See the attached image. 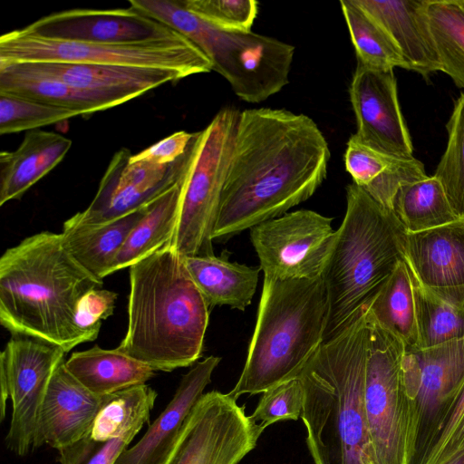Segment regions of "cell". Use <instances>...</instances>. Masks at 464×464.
Listing matches in <instances>:
<instances>
[{"mask_svg": "<svg viewBox=\"0 0 464 464\" xmlns=\"http://www.w3.org/2000/svg\"><path fill=\"white\" fill-rule=\"evenodd\" d=\"M331 152L312 118L285 109L240 112L212 232L225 242L311 198L327 175Z\"/></svg>", "mask_w": 464, "mask_h": 464, "instance_id": "obj_1", "label": "cell"}, {"mask_svg": "<svg viewBox=\"0 0 464 464\" xmlns=\"http://www.w3.org/2000/svg\"><path fill=\"white\" fill-rule=\"evenodd\" d=\"M368 339L366 304L296 377L304 392L300 418L314 464H378L363 402Z\"/></svg>", "mask_w": 464, "mask_h": 464, "instance_id": "obj_2", "label": "cell"}, {"mask_svg": "<svg viewBox=\"0 0 464 464\" xmlns=\"http://www.w3.org/2000/svg\"><path fill=\"white\" fill-rule=\"evenodd\" d=\"M102 284L72 258L62 234H34L0 258V323L12 334L68 353L82 343L76 324L80 301Z\"/></svg>", "mask_w": 464, "mask_h": 464, "instance_id": "obj_3", "label": "cell"}, {"mask_svg": "<svg viewBox=\"0 0 464 464\" xmlns=\"http://www.w3.org/2000/svg\"><path fill=\"white\" fill-rule=\"evenodd\" d=\"M128 327L117 347L154 371L201 357L209 305L169 244L130 266Z\"/></svg>", "mask_w": 464, "mask_h": 464, "instance_id": "obj_4", "label": "cell"}, {"mask_svg": "<svg viewBox=\"0 0 464 464\" xmlns=\"http://www.w3.org/2000/svg\"><path fill=\"white\" fill-rule=\"evenodd\" d=\"M404 230L393 213L353 182L321 278L328 303L324 342L345 328L404 261Z\"/></svg>", "mask_w": 464, "mask_h": 464, "instance_id": "obj_5", "label": "cell"}, {"mask_svg": "<svg viewBox=\"0 0 464 464\" xmlns=\"http://www.w3.org/2000/svg\"><path fill=\"white\" fill-rule=\"evenodd\" d=\"M328 310L321 277H264L246 360L229 394L237 400L296 378L324 342Z\"/></svg>", "mask_w": 464, "mask_h": 464, "instance_id": "obj_6", "label": "cell"}, {"mask_svg": "<svg viewBox=\"0 0 464 464\" xmlns=\"http://www.w3.org/2000/svg\"><path fill=\"white\" fill-rule=\"evenodd\" d=\"M130 6L164 24L198 46L241 100L258 103L289 82L295 47L252 31L224 32L188 10L183 1L130 0Z\"/></svg>", "mask_w": 464, "mask_h": 464, "instance_id": "obj_7", "label": "cell"}, {"mask_svg": "<svg viewBox=\"0 0 464 464\" xmlns=\"http://www.w3.org/2000/svg\"><path fill=\"white\" fill-rule=\"evenodd\" d=\"M240 111L221 109L199 130L180 180L179 219L169 246L182 256H210Z\"/></svg>", "mask_w": 464, "mask_h": 464, "instance_id": "obj_8", "label": "cell"}, {"mask_svg": "<svg viewBox=\"0 0 464 464\" xmlns=\"http://www.w3.org/2000/svg\"><path fill=\"white\" fill-rule=\"evenodd\" d=\"M0 62L153 67L178 72L183 78L212 71L207 55L180 34L141 43L95 44L39 37L21 28L0 37Z\"/></svg>", "mask_w": 464, "mask_h": 464, "instance_id": "obj_9", "label": "cell"}, {"mask_svg": "<svg viewBox=\"0 0 464 464\" xmlns=\"http://www.w3.org/2000/svg\"><path fill=\"white\" fill-rule=\"evenodd\" d=\"M369 339L363 402L378 464H409L411 401L402 374L403 344L367 309Z\"/></svg>", "mask_w": 464, "mask_h": 464, "instance_id": "obj_10", "label": "cell"}, {"mask_svg": "<svg viewBox=\"0 0 464 464\" xmlns=\"http://www.w3.org/2000/svg\"><path fill=\"white\" fill-rule=\"evenodd\" d=\"M402 374L411 401L409 464H421L464 388V337L405 350Z\"/></svg>", "mask_w": 464, "mask_h": 464, "instance_id": "obj_11", "label": "cell"}, {"mask_svg": "<svg viewBox=\"0 0 464 464\" xmlns=\"http://www.w3.org/2000/svg\"><path fill=\"white\" fill-rule=\"evenodd\" d=\"M333 218L309 209L287 212L250 229L264 277H321L335 230Z\"/></svg>", "mask_w": 464, "mask_h": 464, "instance_id": "obj_12", "label": "cell"}, {"mask_svg": "<svg viewBox=\"0 0 464 464\" xmlns=\"http://www.w3.org/2000/svg\"><path fill=\"white\" fill-rule=\"evenodd\" d=\"M265 430L228 393H204L185 424L168 464H238Z\"/></svg>", "mask_w": 464, "mask_h": 464, "instance_id": "obj_13", "label": "cell"}, {"mask_svg": "<svg viewBox=\"0 0 464 464\" xmlns=\"http://www.w3.org/2000/svg\"><path fill=\"white\" fill-rule=\"evenodd\" d=\"M65 353L56 344L19 334H12L1 353L0 366L6 372L12 401L5 445L19 457L34 450L39 411L51 378Z\"/></svg>", "mask_w": 464, "mask_h": 464, "instance_id": "obj_14", "label": "cell"}, {"mask_svg": "<svg viewBox=\"0 0 464 464\" xmlns=\"http://www.w3.org/2000/svg\"><path fill=\"white\" fill-rule=\"evenodd\" d=\"M193 147L186 156L166 165L133 160L130 150L121 149L111 160L89 207L73 217L82 223L102 224L149 204L180 181Z\"/></svg>", "mask_w": 464, "mask_h": 464, "instance_id": "obj_15", "label": "cell"}, {"mask_svg": "<svg viewBox=\"0 0 464 464\" xmlns=\"http://www.w3.org/2000/svg\"><path fill=\"white\" fill-rule=\"evenodd\" d=\"M349 95L357 126L354 134L362 143L395 156L413 157L393 70H376L357 63Z\"/></svg>", "mask_w": 464, "mask_h": 464, "instance_id": "obj_16", "label": "cell"}, {"mask_svg": "<svg viewBox=\"0 0 464 464\" xmlns=\"http://www.w3.org/2000/svg\"><path fill=\"white\" fill-rule=\"evenodd\" d=\"M22 30L28 34L48 39L95 44H133L179 34L132 7L72 9L53 13Z\"/></svg>", "mask_w": 464, "mask_h": 464, "instance_id": "obj_17", "label": "cell"}, {"mask_svg": "<svg viewBox=\"0 0 464 464\" xmlns=\"http://www.w3.org/2000/svg\"><path fill=\"white\" fill-rule=\"evenodd\" d=\"M99 101L107 109L127 102L166 82L179 81L178 72L153 67L73 63L22 62Z\"/></svg>", "mask_w": 464, "mask_h": 464, "instance_id": "obj_18", "label": "cell"}, {"mask_svg": "<svg viewBox=\"0 0 464 464\" xmlns=\"http://www.w3.org/2000/svg\"><path fill=\"white\" fill-rule=\"evenodd\" d=\"M105 396L90 392L66 369L65 360L62 362L39 411L34 449L48 445L58 450L88 437Z\"/></svg>", "mask_w": 464, "mask_h": 464, "instance_id": "obj_19", "label": "cell"}, {"mask_svg": "<svg viewBox=\"0 0 464 464\" xmlns=\"http://www.w3.org/2000/svg\"><path fill=\"white\" fill-rule=\"evenodd\" d=\"M221 358L210 355L183 375L174 396L140 440L115 464H168L194 406L210 383Z\"/></svg>", "mask_w": 464, "mask_h": 464, "instance_id": "obj_20", "label": "cell"}, {"mask_svg": "<svg viewBox=\"0 0 464 464\" xmlns=\"http://www.w3.org/2000/svg\"><path fill=\"white\" fill-rule=\"evenodd\" d=\"M404 261L435 292L464 290V218L431 229L404 233Z\"/></svg>", "mask_w": 464, "mask_h": 464, "instance_id": "obj_21", "label": "cell"}, {"mask_svg": "<svg viewBox=\"0 0 464 464\" xmlns=\"http://www.w3.org/2000/svg\"><path fill=\"white\" fill-rule=\"evenodd\" d=\"M401 51L406 70L428 80L442 72L428 16V0H357Z\"/></svg>", "mask_w": 464, "mask_h": 464, "instance_id": "obj_22", "label": "cell"}, {"mask_svg": "<svg viewBox=\"0 0 464 464\" xmlns=\"http://www.w3.org/2000/svg\"><path fill=\"white\" fill-rule=\"evenodd\" d=\"M344 165L353 183L390 211L403 185L428 177L423 163L414 157H399L377 150L362 143L355 134L347 141Z\"/></svg>", "mask_w": 464, "mask_h": 464, "instance_id": "obj_23", "label": "cell"}, {"mask_svg": "<svg viewBox=\"0 0 464 464\" xmlns=\"http://www.w3.org/2000/svg\"><path fill=\"white\" fill-rule=\"evenodd\" d=\"M72 140L59 133L27 131L18 148L0 153V205L20 198L65 157Z\"/></svg>", "mask_w": 464, "mask_h": 464, "instance_id": "obj_24", "label": "cell"}, {"mask_svg": "<svg viewBox=\"0 0 464 464\" xmlns=\"http://www.w3.org/2000/svg\"><path fill=\"white\" fill-rule=\"evenodd\" d=\"M147 207L102 224L82 223L72 216L63 226V244L82 267L102 281L111 275L117 255Z\"/></svg>", "mask_w": 464, "mask_h": 464, "instance_id": "obj_25", "label": "cell"}, {"mask_svg": "<svg viewBox=\"0 0 464 464\" xmlns=\"http://www.w3.org/2000/svg\"><path fill=\"white\" fill-rule=\"evenodd\" d=\"M184 265L209 307L228 305L244 311L252 302L260 266L230 262L223 256H183Z\"/></svg>", "mask_w": 464, "mask_h": 464, "instance_id": "obj_26", "label": "cell"}, {"mask_svg": "<svg viewBox=\"0 0 464 464\" xmlns=\"http://www.w3.org/2000/svg\"><path fill=\"white\" fill-rule=\"evenodd\" d=\"M65 367L84 387L98 396L146 384L156 372L118 348L107 350L98 345L73 353L65 361Z\"/></svg>", "mask_w": 464, "mask_h": 464, "instance_id": "obj_27", "label": "cell"}, {"mask_svg": "<svg viewBox=\"0 0 464 464\" xmlns=\"http://www.w3.org/2000/svg\"><path fill=\"white\" fill-rule=\"evenodd\" d=\"M180 193L179 181L148 204L117 255L111 274L131 266L171 242L179 219Z\"/></svg>", "mask_w": 464, "mask_h": 464, "instance_id": "obj_28", "label": "cell"}, {"mask_svg": "<svg viewBox=\"0 0 464 464\" xmlns=\"http://www.w3.org/2000/svg\"><path fill=\"white\" fill-rule=\"evenodd\" d=\"M0 92L88 115L106 108L89 94L54 77L29 68L24 63L0 62Z\"/></svg>", "mask_w": 464, "mask_h": 464, "instance_id": "obj_29", "label": "cell"}, {"mask_svg": "<svg viewBox=\"0 0 464 464\" xmlns=\"http://www.w3.org/2000/svg\"><path fill=\"white\" fill-rule=\"evenodd\" d=\"M371 317L394 335L405 350L418 348V328L411 277L401 262L367 304Z\"/></svg>", "mask_w": 464, "mask_h": 464, "instance_id": "obj_30", "label": "cell"}, {"mask_svg": "<svg viewBox=\"0 0 464 464\" xmlns=\"http://www.w3.org/2000/svg\"><path fill=\"white\" fill-rule=\"evenodd\" d=\"M392 212L406 233L431 229L461 218L434 176L403 185L393 199Z\"/></svg>", "mask_w": 464, "mask_h": 464, "instance_id": "obj_31", "label": "cell"}, {"mask_svg": "<svg viewBox=\"0 0 464 464\" xmlns=\"http://www.w3.org/2000/svg\"><path fill=\"white\" fill-rule=\"evenodd\" d=\"M410 274L415 303L418 348L433 347L463 338L464 300L432 291L423 286L411 271Z\"/></svg>", "mask_w": 464, "mask_h": 464, "instance_id": "obj_32", "label": "cell"}, {"mask_svg": "<svg viewBox=\"0 0 464 464\" xmlns=\"http://www.w3.org/2000/svg\"><path fill=\"white\" fill-rule=\"evenodd\" d=\"M357 63L376 70L406 69L403 56L383 27L357 0L340 1Z\"/></svg>", "mask_w": 464, "mask_h": 464, "instance_id": "obj_33", "label": "cell"}, {"mask_svg": "<svg viewBox=\"0 0 464 464\" xmlns=\"http://www.w3.org/2000/svg\"><path fill=\"white\" fill-rule=\"evenodd\" d=\"M158 393L150 386L140 384L105 396L90 437L106 441L131 429H142L150 422Z\"/></svg>", "mask_w": 464, "mask_h": 464, "instance_id": "obj_34", "label": "cell"}, {"mask_svg": "<svg viewBox=\"0 0 464 464\" xmlns=\"http://www.w3.org/2000/svg\"><path fill=\"white\" fill-rule=\"evenodd\" d=\"M427 11L442 72L464 89V0H428Z\"/></svg>", "mask_w": 464, "mask_h": 464, "instance_id": "obj_35", "label": "cell"}, {"mask_svg": "<svg viewBox=\"0 0 464 464\" xmlns=\"http://www.w3.org/2000/svg\"><path fill=\"white\" fill-rule=\"evenodd\" d=\"M446 129L447 147L433 176L440 181L457 215L464 218V92L454 103Z\"/></svg>", "mask_w": 464, "mask_h": 464, "instance_id": "obj_36", "label": "cell"}, {"mask_svg": "<svg viewBox=\"0 0 464 464\" xmlns=\"http://www.w3.org/2000/svg\"><path fill=\"white\" fill-rule=\"evenodd\" d=\"M82 115L80 111L0 92V134L34 130Z\"/></svg>", "mask_w": 464, "mask_h": 464, "instance_id": "obj_37", "label": "cell"}, {"mask_svg": "<svg viewBox=\"0 0 464 464\" xmlns=\"http://www.w3.org/2000/svg\"><path fill=\"white\" fill-rule=\"evenodd\" d=\"M185 6L217 30L250 32L258 14L255 0H185Z\"/></svg>", "mask_w": 464, "mask_h": 464, "instance_id": "obj_38", "label": "cell"}, {"mask_svg": "<svg viewBox=\"0 0 464 464\" xmlns=\"http://www.w3.org/2000/svg\"><path fill=\"white\" fill-rule=\"evenodd\" d=\"M304 392L298 378L280 382L262 393L250 419L264 430L284 420H297L302 414Z\"/></svg>", "mask_w": 464, "mask_h": 464, "instance_id": "obj_39", "label": "cell"}, {"mask_svg": "<svg viewBox=\"0 0 464 464\" xmlns=\"http://www.w3.org/2000/svg\"><path fill=\"white\" fill-rule=\"evenodd\" d=\"M141 429H131L121 435L98 441L90 435L58 450L60 464H115Z\"/></svg>", "mask_w": 464, "mask_h": 464, "instance_id": "obj_40", "label": "cell"}, {"mask_svg": "<svg viewBox=\"0 0 464 464\" xmlns=\"http://www.w3.org/2000/svg\"><path fill=\"white\" fill-rule=\"evenodd\" d=\"M464 450V388L436 433L421 464H447Z\"/></svg>", "mask_w": 464, "mask_h": 464, "instance_id": "obj_41", "label": "cell"}, {"mask_svg": "<svg viewBox=\"0 0 464 464\" xmlns=\"http://www.w3.org/2000/svg\"><path fill=\"white\" fill-rule=\"evenodd\" d=\"M118 295L115 292L95 288L80 301L76 324L82 343L94 341L102 322L113 314Z\"/></svg>", "mask_w": 464, "mask_h": 464, "instance_id": "obj_42", "label": "cell"}, {"mask_svg": "<svg viewBox=\"0 0 464 464\" xmlns=\"http://www.w3.org/2000/svg\"><path fill=\"white\" fill-rule=\"evenodd\" d=\"M199 131H177L154 143L138 154L133 160H142L158 165L170 164L186 156L194 146Z\"/></svg>", "mask_w": 464, "mask_h": 464, "instance_id": "obj_43", "label": "cell"}, {"mask_svg": "<svg viewBox=\"0 0 464 464\" xmlns=\"http://www.w3.org/2000/svg\"><path fill=\"white\" fill-rule=\"evenodd\" d=\"M447 464H464V450L450 459Z\"/></svg>", "mask_w": 464, "mask_h": 464, "instance_id": "obj_44", "label": "cell"}]
</instances>
